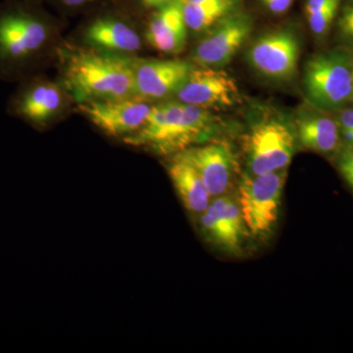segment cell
<instances>
[{
  "instance_id": "obj_7",
  "label": "cell",
  "mask_w": 353,
  "mask_h": 353,
  "mask_svg": "<svg viewBox=\"0 0 353 353\" xmlns=\"http://www.w3.org/2000/svg\"><path fill=\"white\" fill-rule=\"evenodd\" d=\"M197 219L204 240L230 256L243 255L248 240L252 239L241 215L236 192L212 199Z\"/></svg>"
},
{
  "instance_id": "obj_11",
  "label": "cell",
  "mask_w": 353,
  "mask_h": 353,
  "mask_svg": "<svg viewBox=\"0 0 353 353\" xmlns=\"http://www.w3.org/2000/svg\"><path fill=\"white\" fill-rule=\"evenodd\" d=\"M176 101L204 108H226L240 101L236 80L222 68L194 69L175 94Z\"/></svg>"
},
{
  "instance_id": "obj_19",
  "label": "cell",
  "mask_w": 353,
  "mask_h": 353,
  "mask_svg": "<svg viewBox=\"0 0 353 353\" xmlns=\"http://www.w3.org/2000/svg\"><path fill=\"white\" fill-rule=\"evenodd\" d=\"M236 4V0H204L181 6L188 29L202 32H208L226 16L234 12Z\"/></svg>"
},
{
  "instance_id": "obj_26",
  "label": "cell",
  "mask_w": 353,
  "mask_h": 353,
  "mask_svg": "<svg viewBox=\"0 0 353 353\" xmlns=\"http://www.w3.org/2000/svg\"><path fill=\"white\" fill-rule=\"evenodd\" d=\"M350 101L353 103V79H352V99H350Z\"/></svg>"
},
{
  "instance_id": "obj_22",
  "label": "cell",
  "mask_w": 353,
  "mask_h": 353,
  "mask_svg": "<svg viewBox=\"0 0 353 353\" xmlns=\"http://www.w3.org/2000/svg\"><path fill=\"white\" fill-rule=\"evenodd\" d=\"M336 26L340 38L345 43H353V0H347L341 7Z\"/></svg>"
},
{
  "instance_id": "obj_13",
  "label": "cell",
  "mask_w": 353,
  "mask_h": 353,
  "mask_svg": "<svg viewBox=\"0 0 353 353\" xmlns=\"http://www.w3.org/2000/svg\"><path fill=\"white\" fill-rule=\"evenodd\" d=\"M65 105L63 88L50 81L32 79L14 94L9 110L32 126L44 127L63 112Z\"/></svg>"
},
{
  "instance_id": "obj_24",
  "label": "cell",
  "mask_w": 353,
  "mask_h": 353,
  "mask_svg": "<svg viewBox=\"0 0 353 353\" xmlns=\"http://www.w3.org/2000/svg\"><path fill=\"white\" fill-rule=\"evenodd\" d=\"M141 6H145V8L159 9L161 7L171 3L174 0H139Z\"/></svg>"
},
{
  "instance_id": "obj_4",
  "label": "cell",
  "mask_w": 353,
  "mask_h": 353,
  "mask_svg": "<svg viewBox=\"0 0 353 353\" xmlns=\"http://www.w3.org/2000/svg\"><path fill=\"white\" fill-rule=\"evenodd\" d=\"M352 51L338 48L313 55L303 71L308 103L324 112H338L352 99Z\"/></svg>"
},
{
  "instance_id": "obj_9",
  "label": "cell",
  "mask_w": 353,
  "mask_h": 353,
  "mask_svg": "<svg viewBox=\"0 0 353 353\" xmlns=\"http://www.w3.org/2000/svg\"><path fill=\"white\" fill-rule=\"evenodd\" d=\"M78 108L104 134L124 139L145 125L152 105L150 101L132 95L122 99L81 102Z\"/></svg>"
},
{
  "instance_id": "obj_2",
  "label": "cell",
  "mask_w": 353,
  "mask_h": 353,
  "mask_svg": "<svg viewBox=\"0 0 353 353\" xmlns=\"http://www.w3.org/2000/svg\"><path fill=\"white\" fill-rule=\"evenodd\" d=\"M215 127V117L208 108L167 101L152 105L145 125L123 141L157 154L172 157L201 143Z\"/></svg>"
},
{
  "instance_id": "obj_14",
  "label": "cell",
  "mask_w": 353,
  "mask_h": 353,
  "mask_svg": "<svg viewBox=\"0 0 353 353\" xmlns=\"http://www.w3.org/2000/svg\"><path fill=\"white\" fill-rule=\"evenodd\" d=\"M194 65L178 59L134 60V95L153 101L175 94Z\"/></svg>"
},
{
  "instance_id": "obj_8",
  "label": "cell",
  "mask_w": 353,
  "mask_h": 353,
  "mask_svg": "<svg viewBox=\"0 0 353 353\" xmlns=\"http://www.w3.org/2000/svg\"><path fill=\"white\" fill-rule=\"evenodd\" d=\"M301 51L296 32L281 28L255 39L246 58L260 76L274 82H285L296 76Z\"/></svg>"
},
{
  "instance_id": "obj_21",
  "label": "cell",
  "mask_w": 353,
  "mask_h": 353,
  "mask_svg": "<svg viewBox=\"0 0 353 353\" xmlns=\"http://www.w3.org/2000/svg\"><path fill=\"white\" fill-rule=\"evenodd\" d=\"M336 168L353 192V146L341 145L336 152Z\"/></svg>"
},
{
  "instance_id": "obj_25",
  "label": "cell",
  "mask_w": 353,
  "mask_h": 353,
  "mask_svg": "<svg viewBox=\"0 0 353 353\" xmlns=\"http://www.w3.org/2000/svg\"><path fill=\"white\" fill-rule=\"evenodd\" d=\"M60 1L65 6L70 7V8H79V7H83L92 3L94 0H60Z\"/></svg>"
},
{
  "instance_id": "obj_16",
  "label": "cell",
  "mask_w": 353,
  "mask_h": 353,
  "mask_svg": "<svg viewBox=\"0 0 353 353\" xmlns=\"http://www.w3.org/2000/svg\"><path fill=\"white\" fill-rule=\"evenodd\" d=\"M187 34L182 6L174 0L153 14L146 29L145 38L155 50L176 54L185 48Z\"/></svg>"
},
{
  "instance_id": "obj_3",
  "label": "cell",
  "mask_w": 353,
  "mask_h": 353,
  "mask_svg": "<svg viewBox=\"0 0 353 353\" xmlns=\"http://www.w3.org/2000/svg\"><path fill=\"white\" fill-rule=\"evenodd\" d=\"M50 23L31 1L0 4V75H22L50 43Z\"/></svg>"
},
{
  "instance_id": "obj_18",
  "label": "cell",
  "mask_w": 353,
  "mask_h": 353,
  "mask_svg": "<svg viewBox=\"0 0 353 353\" xmlns=\"http://www.w3.org/2000/svg\"><path fill=\"white\" fill-rule=\"evenodd\" d=\"M85 39L97 50L116 54L134 53L141 46V39L136 30L113 16L92 21L85 31Z\"/></svg>"
},
{
  "instance_id": "obj_1",
  "label": "cell",
  "mask_w": 353,
  "mask_h": 353,
  "mask_svg": "<svg viewBox=\"0 0 353 353\" xmlns=\"http://www.w3.org/2000/svg\"><path fill=\"white\" fill-rule=\"evenodd\" d=\"M64 87L78 103L134 95V60L122 54L68 48L60 54Z\"/></svg>"
},
{
  "instance_id": "obj_20",
  "label": "cell",
  "mask_w": 353,
  "mask_h": 353,
  "mask_svg": "<svg viewBox=\"0 0 353 353\" xmlns=\"http://www.w3.org/2000/svg\"><path fill=\"white\" fill-rule=\"evenodd\" d=\"M341 0H334L329 6L306 15L309 28L316 38L323 39L328 34L334 19L338 16Z\"/></svg>"
},
{
  "instance_id": "obj_5",
  "label": "cell",
  "mask_w": 353,
  "mask_h": 353,
  "mask_svg": "<svg viewBox=\"0 0 353 353\" xmlns=\"http://www.w3.org/2000/svg\"><path fill=\"white\" fill-rule=\"evenodd\" d=\"M288 169L264 175L243 172L236 187V196L250 236L267 241L275 234L280 219Z\"/></svg>"
},
{
  "instance_id": "obj_23",
  "label": "cell",
  "mask_w": 353,
  "mask_h": 353,
  "mask_svg": "<svg viewBox=\"0 0 353 353\" xmlns=\"http://www.w3.org/2000/svg\"><path fill=\"white\" fill-rule=\"evenodd\" d=\"M260 1L271 12L282 14L289 10L294 0H260Z\"/></svg>"
},
{
  "instance_id": "obj_10",
  "label": "cell",
  "mask_w": 353,
  "mask_h": 353,
  "mask_svg": "<svg viewBox=\"0 0 353 353\" xmlns=\"http://www.w3.org/2000/svg\"><path fill=\"white\" fill-rule=\"evenodd\" d=\"M252 18L245 13L233 12L208 30L192 52L194 63L201 67L223 68L250 38Z\"/></svg>"
},
{
  "instance_id": "obj_6",
  "label": "cell",
  "mask_w": 353,
  "mask_h": 353,
  "mask_svg": "<svg viewBox=\"0 0 353 353\" xmlns=\"http://www.w3.org/2000/svg\"><path fill=\"white\" fill-rule=\"evenodd\" d=\"M297 143L294 123L279 114H267L243 136L246 170L264 175L289 168Z\"/></svg>"
},
{
  "instance_id": "obj_15",
  "label": "cell",
  "mask_w": 353,
  "mask_h": 353,
  "mask_svg": "<svg viewBox=\"0 0 353 353\" xmlns=\"http://www.w3.org/2000/svg\"><path fill=\"white\" fill-rule=\"evenodd\" d=\"M294 124L297 143L304 150L322 155H333L336 154L343 145L338 123L328 112L313 106L301 109Z\"/></svg>"
},
{
  "instance_id": "obj_17",
  "label": "cell",
  "mask_w": 353,
  "mask_h": 353,
  "mask_svg": "<svg viewBox=\"0 0 353 353\" xmlns=\"http://www.w3.org/2000/svg\"><path fill=\"white\" fill-rule=\"evenodd\" d=\"M167 169L183 205L190 215L199 218L208 208L212 196L196 166L182 152L172 155Z\"/></svg>"
},
{
  "instance_id": "obj_12",
  "label": "cell",
  "mask_w": 353,
  "mask_h": 353,
  "mask_svg": "<svg viewBox=\"0 0 353 353\" xmlns=\"http://www.w3.org/2000/svg\"><path fill=\"white\" fill-rule=\"evenodd\" d=\"M183 152L201 174L212 199L234 192L238 162L229 143L211 141Z\"/></svg>"
}]
</instances>
